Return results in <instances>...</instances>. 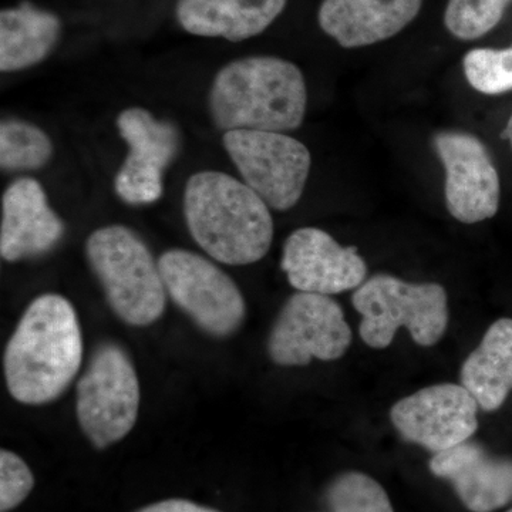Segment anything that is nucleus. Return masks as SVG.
Returning a JSON list of instances; mask_svg holds the SVG:
<instances>
[{"instance_id": "obj_16", "label": "nucleus", "mask_w": 512, "mask_h": 512, "mask_svg": "<svg viewBox=\"0 0 512 512\" xmlns=\"http://www.w3.org/2000/svg\"><path fill=\"white\" fill-rule=\"evenodd\" d=\"M423 0H323L319 25L346 49L396 36L419 15Z\"/></svg>"}, {"instance_id": "obj_17", "label": "nucleus", "mask_w": 512, "mask_h": 512, "mask_svg": "<svg viewBox=\"0 0 512 512\" xmlns=\"http://www.w3.org/2000/svg\"><path fill=\"white\" fill-rule=\"evenodd\" d=\"M286 0H178L177 18L188 33L242 42L261 35Z\"/></svg>"}, {"instance_id": "obj_21", "label": "nucleus", "mask_w": 512, "mask_h": 512, "mask_svg": "<svg viewBox=\"0 0 512 512\" xmlns=\"http://www.w3.org/2000/svg\"><path fill=\"white\" fill-rule=\"evenodd\" d=\"M328 503L332 512H394L382 485L357 471L342 474L330 484Z\"/></svg>"}, {"instance_id": "obj_1", "label": "nucleus", "mask_w": 512, "mask_h": 512, "mask_svg": "<svg viewBox=\"0 0 512 512\" xmlns=\"http://www.w3.org/2000/svg\"><path fill=\"white\" fill-rule=\"evenodd\" d=\"M83 360V339L72 303L39 296L23 313L5 350V377L13 399L46 404L66 392Z\"/></svg>"}, {"instance_id": "obj_12", "label": "nucleus", "mask_w": 512, "mask_h": 512, "mask_svg": "<svg viewBox=\"0 0 512 512\" xmlns=\"http://www.w3.org/2000/svg\"><path fill=\"white\" fill-rule=\"evenodd\" d=\"M434 146L446 168L448 212L464 224L490 220L500 208V177L477 137L440 133Z\"/></svg>"}, {"instance_id": "obj_9", "label": "nucleus", "mask_w": 512, "mask_h": 512, "mask_svg": "<svg viewBox=\"0 0 512 512\" xmlns=\"http://www.w3.org/2000/svg\"><path fill=\"white\" fill-rule=\"evenodd\" d=\"M352 343V330L338 302L298 292L286 301L268 339V355L279 366H306L313 357L338 360Z\"/></svg>"}, {"instance_id": "obj_19", "label": "nucleus", "mask_w": 512, "mask_h": 512, "mask_svg": "<svg viewBox=\"0 0 512 512\" xmlns=\"http://www.w3.org/2000/svg\"><path fill=\"white\" fill-rule=\"evenodd\" d=\"M60 20L23 3L0 13V70L18 72L46 59L60 36Z\"/></svg>"}, {"instance_id": "obj_26", "label": "nucleus", "mask_w": 512, "mask_h": 512, "mask_svg": "<svg viewBox=\"0 0 512 512\" xmlns=\"http://www.w3.org/2000/svg\"><path fill=\"white\" fill-rule=\"evenodd\" d=\"M501 137H503L504 140L510 141L512 148V116L510 117V120H508L507 127H505V130L503 131V134H501Z\"/></svg>"}, {"instance_id": "obj_10", "label": "nucleus", "mask_w": 512, "mask_h": 512, "mask_svg": "<svg viewBox=\"0 0 512 512\" xmlns=\"http://www.w3.org/2000/svg\"><path fill=\"white\" fill-rule=\"evenodd\" d=\"M478 407L463 384L441 383L404 397L394 404L390 417L403 439L441 453L476 433Z\"/></svg>"}, {"instance_id": "obj_24", "label": "nucleus", "mask_w": 512, "mask_h": 512, "mask_svg": "<svg viewBox=\"0 0 512 512\" xmlns=\"http://www.w3.org/2000/svg\"><path fill=\"white\" fill-rule=\"evenodd\" d=\"M35 485L28 464L12 451L0 453V511L8 512L28 498Z\"/></svg>"}, {"instance_id": "obj_5", "label": "nucleus", "mask_w": 512, "mask_h": 512, "mask_svg": "<svg viewBox=\"0 0 512 512\" xmlns=\"http://www.w3.org/2000/svg\"><path fill=\"white\" fill-rule=\"evenodd\" d=\"M363 316L360 336L367 346L384 349L400 328L409 329L417 345L430 348L446 333L447 292L439 284H409L390 275H375L352 298Z\"/></svg>"}, {"instance_id": "obj_2", "label": "nucleus", "mask_w": 512, "mask_h": 512, "mask_svg": "<svg viewBox=\"0 0 512 512\" xmlns=\"http://www.w3.org/2000/svg\"><path fill=\"white\" fill-rule=\"evenodd\" d=\"M184 215L191 237L222 264L261 261L274 239L266 202L247 184L220 171H201L187 181Z\"/></svg>"}, {"instance_id": "obj_7", "label": "nucleus", "mask_w": 512, "mask_h": 512, "mask_svg": "<svg viewBox=\"0 0 512 512\" xmlns=\"http://www.w3.org/2000/svg\"><path fill=\"white\" fill-rule=\"evenodd\" d=\"M244 183L276 211L301 200L312 157L301 141L275 131L232 130L222 137Z\"/></svg>"}, {"instance_id": "obj_14", "label": "nucleus", "mask_w": 512, "mask_h": 512, "mask_svg": "<svg viewBox=\"0 0 512 512\" xmlns=\"http://www.w3.org/2000/svg\"><path fill=\"white\" fill-rule=\"evenodd\" d=\"M64 235L63 221L47 202L42 185L33 178H20L2 197L0 255L5 261L47 254Z\"/></svg>"}, {"instance_id": "obj_8", "label": "nucleus", "mask_w": 512, "mask_h": 512, "mask_svg": "<svg viewBox=\"0 0 512 512\" xmlns=\"http://www.w3.org/2000/svg\"><path fill=\"white\" fill-rule=\"evenodd\" d=\"M165 291L208 335L228 338L245 319V301L237 284L208 259L171 249L158 259Z\"/></svg>"}, {"instance_id": "obj_11", "label": "nucleus", "mask_w": 512, "mask_h": 512, "mask_svg": "<svg viewBox=\"0 0 512 512\" xmlns=\"http://www.w3.org/2000/svg\"><path fill=\"white\" fill-rule=\"evenodd\" d=\"M117 128L130 148L114 183L117 195L127 204H153L163 195L164 170L180 150L177 128L140 107L124 110Z\"/></svg>"}, {"instance_id": "obj_18", "label": "nucleus", "mask_w": 512, "mask_h": 512, "mask_svg": "<svg viewBox=\"0 0 512 512\" xmlns=\"http://www.w3.org/2000/svg\"><path fill=\"white\" fill-rule=\"evenodd\" d=\"M461 384L485 412L500 409L512 392V319H498L461 367Z\"/></svg>"}, {"instance_id": "obj_27", "label": "nucleus", "mask_w": 512, "mask_h": 512, "mask_svg": "<svg viewBox=\"0 0 512 512\" xmlns=\"http://www.w3.org/2000/svg\"><path fill=\"white\" fill-rule=\"evenodd\" d=\"M507 512H512V508H511V510H508Z\"/></svg>"}, {"instance_id": "obj_15", "label": "nucleus", "mask_w": 512, "mask_h": 512, "mask_svg": "<svg viewBox=\"0 0 512 512\" xmlns=\"http://www.w3.org/2000/svg\"><path fill=\"white\" fill-rule=\"evenodd\" d=\"M434 476L446 478L468 510L493 512L512 501V460L488 454L480 444L466 443L434 454Z\"/></svg>"}, {"instance_id": "obj_13", "label": "nucleus", "mask_w": 512, "mask_h": 512, "mask_svg": "<svg viewBox=\"0 0 512 512\" xmlns=\"http://www.w3.org/2000/svg\"><path fill=\"white\" fill-rule=\"evenodd\" d=\"M282 271L298 292L336 295L365 284L367 265L355 247H342L319 228L296 229L286 239Z\"/></svg>"}, {"instance_id": "obj_3", "label": "nucleus", "mask_w": 512, "mask_h": 512, "mask_svg": "<svg viewBox=\"0 0 512 512\" xmlns=\"http://www.w3.org/2000/svg\"><path fill=\"white\" fill-rule=\"evenodd\" d=\"M305 79L295 64L255 56L222 67L210 90V111L220 130H296L305 119Z\"/></svg>"}, {"instance_id": "obj_23", "label": "nucleus", "mask_w": 512, "mask_h": 512, "mask_svg": "<svg viewBox=\"0 0 512 512\" xmlns=\"http://www.w3.org/2000/svg\"><path fill=\"white\" fill-rule=\"evenodd\" d=\"M468 83L484 94H501L512 90L511 49H474L464 57Z\"/></svg>"}, {"instance_id": "obj_6", "label": "nucleus", "mask_w": 512, "mask_h": 512, "mask_svg": "<svg viewBox=\"0 0 512 512\" xmlns=\"http://www.w3.org/2000/svg\"><path fill=\"white\" fill-rule=\"evenodd\" d=\"M140 409V383L126 350L103 343L77 383L76 414L97 448L117 443L133 430Z\"/></svg>"}, {"instance_id": "obj_4", "label": "nucleus", "mask_w": 512, "mask_h": 512, "mask_svg": "<svg viewBox=\"0 0 512 512\" xmlns=\"http://www.w3.org/2000/svg\"><path fill=\"white\" fill-rule=\"evenodd\" d=\"M86 255L111 311L123 322L148 326L163 316L167 291L160 266L131 229H97L87 239Z\"/></svg>"}, {"instance_id": "obj_20", "label": "nucleus", "mask_w": 512, "mask_h": 512, "mask_svg": "<svg viewBox=\"0 0 512 512\" xmlns=\"http://www.w3.org/2000/svg\"><path fill=\"white\" fill-rule=\"evenodd\" d=\"M53 154L45 131L22 120H6L0 126V165L3 170L25 171L43 167Z\"/></svg>"}, {"instance_id": "obj_22", "label": "nucleus", "mask_w": 512, "mask_h": 512, "mask_svg": "<svg viewBox=\"0 0 512 512\" xmlns=\"http://www.w3.org/2000/svg\"><path fill=\"white\" fill-rule=\"evenodd\" d=\"M512 0H448L444 23L451 35L476 40L487 35L503 19Z\"/></svg>"}, {"instance_id": "obj_25", "label": "nucleus", "mask_w": 512, "mask_h": 512, "mask_svg": "<svg viewBox=\"0 0 512 512\" xmlns=\"http://www.w3.org/2000/svg\"><path fill=\"white\" fill-rule=\"evenodd\" d=\"M137 512H220L212 508L202 507L187 500H165L160 503L147 505Z\"/></svg>"}]
</instances>
